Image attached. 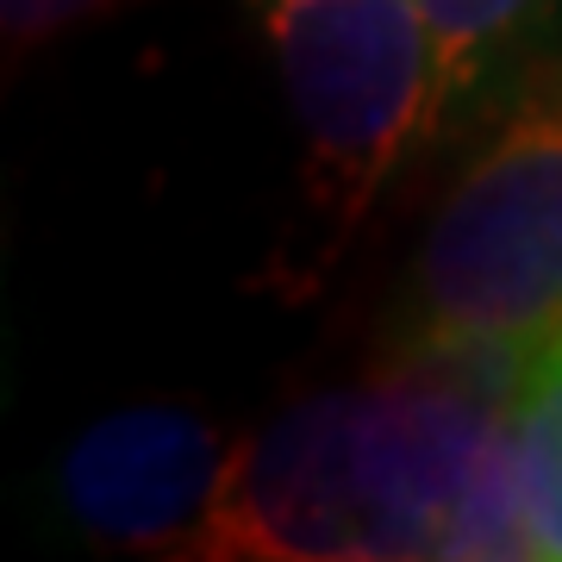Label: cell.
Masks as SVG:
<instances>
[{"mask_svg":"<svg viewBox=\"0 0 562 562\" xmlns=\"http://www.w3.org/2000/svg\"><path fill=\"white\" fill-rule=\"evenodd\" d=\"M513 382L487 362L406 350L382 382L288 406L225 457L194 557H531L506 438Z\"/></svg>","mask_w":562,"mask_h":562,"instance_id":"cell-1","label":"cell"},{"mask_svg":"<svg viewBox=\"0 0 562 562\" xmlns=\"http://www.w3.org/2000/svg\"><path fill=\"white\" fill-rule=\"evenodd\" d=\"M562 325V50L513 101L425 225L406 338L419 357L487 362L519 375Z\"/></svg>","mask_w":562,"mask_h":562,"instance_id":"cell-2","label":"cell"},{"mask_svg":"<svg viewBox=\"0 0 562 562\" xmlns=\"http://www.w3.org/2000/svg\"><path fill=\"white\" fill-rule=\"evenodd\" d=\"M301 125L306 201L325 257L382 181L443 120L438 38L419 0H250Z\"/></svg>","mask_w":562,"mask_h":562,"instance_id":"cell-3","label":"cell"},{"mask_svg":"<svg viewBox=\"0 0 562 562\" xmlns=\"http://www.w3.org/2000/svg\"><path fill=\"white\" fill-rule=\"evenodd\" d=\"M225 438L176 406H132L101 419L63 462V501L81 531L125 550L194 557L225 475Z\"/></svg>","mask_w":562,"mask_h":562,"instance_id":"cell-4","label":"cell"},{"mask_svg":"<svg viewBox=\"0 0 562 562\" xmlns=\"http://www.w3.org/2000/svg\"><path fill=\"white\" fill-rule=\"evenodd\" d=\"M525 538L538 562H562V325L525 357L506 401Z\"/></svg>","mask_w":562,"mask_h":562,"instance_id":"cell-5","label":"cell"},{"mask_svg":"<svg viewBox=\"0 0 562 562\" xmlns=\"http://www.w3.org/2000/svg\"><path fill=\"white\" fill-rule=\"evenodd\" d=\"M419 13L438 38L443 113H457L519 44L562 20V0H419Z\"/></svg>","mask_w":562,"mask_h":562,"instance_id":"cell-6","label":"cell"},{"mask_svg":"<svg viewBox=\"0 0 562 562\" xmlns=\"http://www.w3.org/2000/svg\"><path fill=\"white\" fill-rule=\"evenodd\" d=\"M113 7H125V0H0V13H7V38L20 44V50L57 38V32H69V25L101 20V13H113Z\"/></svg>","mask_w":562,"mask_h":562,"instance_id":"cell-7","label":"cell"}]
</instances>
